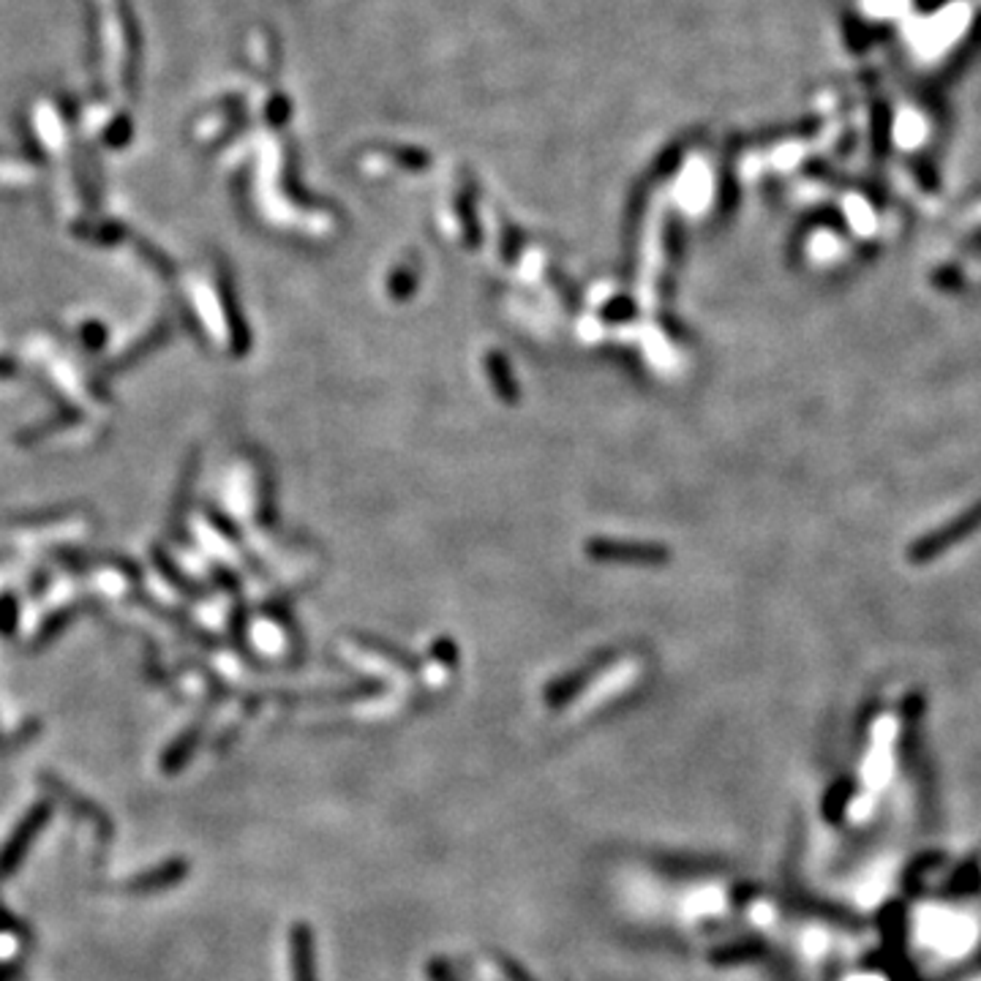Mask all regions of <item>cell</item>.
<instances>
[{"label":"cell","mask_w":981,"mask_h":981,"mask_svg":"<svg viewBox=\"0 0 981 981\" xmlns=\"http://www.w3.org/2000/svg\"><path fill=\"white\" fill-rule=\"evenodd\" d=\"M44 780L50 782V785H47V788H50V791L56 793V797L60 799V802H66V808H69L71 812H74L77 818H82V821H88L90 827L96 829V834H99L101 840H110V838H112V821L104 815V812H101L99 808H93V804H90V802H86V799H82L80 793H74V791H71V788H66L63 782L52 780L50 774H47Z\"/></svg>","instance_id":"277c9868"},{"label":"cell","mask_w":981,"mask_h":981,"mask_svg":"<svg viewBox=\"0 0 981 981\" xmlns=\"http://www.w3.org/2000/svg\"><path fill=\"white\" fill-rule=\"evenodd\" d=\"M289 957H292V981H319L317 979V947L314 930L298 922L289 932Z\"/></svg>","instance_id":"3957f363"},{"label":"cell","mask_w":981,"mask_h":981,"mask_svg":"<svg viewBox=\"0 0 981 981\" xmlns=\"http://www.w3.org/2000/svg\"><path fill=\"white\" fill-rule=\"evenodd\" d=\"M977 529H981V502L973 504V508L968 510V513H962L960 519H954L947 529H938V532L927 534V538L919 540V543H913L908 557H911V562H930L932 557L947 551L949 545L957 543V540H965L968 534H973Z\"/></svg>","instance_id":"7a4b0ae2"},{"label":"cell","mask_w":981,"mask_h":981,"mask_svg":"<svg viewBox=\"0 0 981 981\" xmlns=\"http://www.w3.org/2000/svg\"><path fill=\"white\" fill-rule=\"evenodd\" d=\"M50 815H52L50 804H36V808L26 815V821H20V827L11 832V838L6 840L3 848H0V881L14 875L17 867H20L22 859L28 857V848L33 845V840L39 838V832L47 827V821H50Z\"/></svg>","instance_id":"6da1fadb"},{"label":"cell","mask_w":981,"mask_h":981,"mask_svg":"<svg viewBox=\"0 0 981 981\" xmlns=\"http://www.w3.org/2000/svg\"><path fill=\"white\" fill-rule=\"evenodd\" d=\"M186 875H189V864H186V859H172V862H164L161 867H156V870L142 872L140 878L126 883V892L153 894L161 892V889L178 887Z\"/></svg>","instance_id":"5b68a950"},{"label":"cell","mask_w":981,"mask_h":981,"mask_svg":"<svg viewBox=\"0 0 981 981\" xmlns=\"http://www.w3.org/2000/svg\"><path fill=\"white\" fill-rule=\"evenodd\" d=\"M270 118L276 120V123H281V120H287L289 118V101L287 99H281V96H276L273 101H270Z\"/></svg>","instance_id":"52a82bcc"},{"label":"cell","mask_w":981,"mask_h":981,"mask_svg":"<svg viewBox=\"0 0 981 981\" xmlns=\"http://www.w3.org/2000/svg\"><path fill=\"white\" fill-rule=\"evenodd\" d=\"M429 979L431 981H456L453 968L442 960V957H433L429 962Z\"/></svg>","instance_id":"8992f818"}]
</instances>
